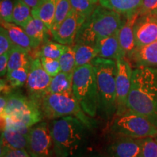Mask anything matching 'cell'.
<instances>
[{"mask_svg": "<svg viewBox=\"0 0 157 157\" xmlns=\"http://www.w3.org/2000/svg\"><path fill=\"white\" fill-rule=\"evenodd\" d=\"M49 124L56 157H82L89 150L92 129L80 119L65 117Z\"/></svg>", "mask_w": 157, "mask_h": 157, "instance_id": "6da1fadb", "label": "cell"}, {"mask_svg": "<svg viewBox=\"0 0 157 157\" xmlns=\"http://www.w3.org/2000/svg\"><path fill=\"white\" fill-rule=\"evenodd\" d=\"M128 110L148 119L157 127V68L133 69Z\"/></svg>", "mask_w": 157, "mask_h": 157, "instance_id": "7a4b0ae2", "label": "cell"}, {"mask_svg": "<svg viewBox=\"0 0 157 157\" xmlns=\"http://www.w3.org/2000/svg\"><path fill=\"white\" fill-rule=\"evenodd\" d=\"M42 108L19 91L8 95L5 111L1 116L2 129H9L28 135L29 129L42 121Z\"/></svg>", "mask_w": 157, "mask_h": 157, "instance_id": "3957f363", "label": "cell"}, {"mask_svg": "<svg viewBox=\"0 0 157 157\" xmlns=\"http://www.w3.org/2000/svg\"><path fill=\"white\" fill-rule=\"evenodd\" d=\"M124 20L119 13L97 5L80 27L74 44L96 45L101 39L117 33Z\"/></svg>", "mask_w": 157, "mask_h": 157, "instance_id": "277c9868", "label": "cell"}, {"mask_svg": "<svg viewBox=\"0 0 157 157\" xmlns=\"http://www.w3.org/2000/svg\"><path fill=\"white\" fill-rule=\"evenodd\" d=\"M97 79L99 106L98 113L109 121L117 113V61L97 57L91 62Z\"/></svg>", "mask_w": 157, "mask_h": 157, "instance_id": "5b68a950", "label": "cell"}, {"mask_svg": "<svg viewBox=\"0 0 157 157\" xmlns=\"http://www.w3.org/2000/svg\"><path fill=\"white\" fill-rule=\"evenodd\" d=\"M72 90L84 112L90 117L95 118L98 113L99 96L95 69L91 63L75 68Z\"/></svg>", "mask_w": 157, "mask_h": 157, "instance_id": "8992f818", "label": "cell"}, {"mask_svg": "<svg viewBox=\"0 0 157 157\" xmlns=\"http://www.w3.org/2000/svg\"><path fill=\"white\" fill-rule=\"evenodd\" d=\"M43 116L50 120L65 117H74L91 129L97 127V121L82 109L73 93H48L42 102Z\"/></svg>", "mask_w": 157, "mask_h": 157, "instance_id": "52a82bcc", "label": "cell"}, {"mask_svg": "<svg viewBox=\"0 0 157 157\" xmlns=\"http://www.w3.org/2000/svg\"><path fill=\"white\" fill-rule=\"evenodd\" d=\"M114 118L110 128L112 135L134 138L155 137L157 135V127L148 119L138 113L127 111Z\"/></svg>", "mask_w": 157, "mask_h": 157, "instance_id": "ba28073f", "label": "cell"}, {"mask_svg": "<svg viewBox=\"0 0 157 157\" xmlns=\"http://www.w3.org/2000/svg\"><path fill=\"white\" fill-rule=\"evenodd\" d=\"M26 151L31 157H56L48 121H42L29 129Z\"/></svg>", "mask_w": 157, "mask_h": 157, "instance_id": "9c48e42d", "label": "cell"}, {"mask_svg": "<svg viewBox=\"0 0 157 157\" xmlns=\"http://www.w3.org/2000/svg\"><path fill=\"white\" fill-rule=\"evenodd\" d=\"M52 78L42 67L40 58H33L25 86L29 98L40 107L43 98L48 93Z\"/></svg>", "mask_w": 157, "mask_h": 157, "instance_id": "30bf717a", "label": "cell"}, {"mask_svg": "<svg viewBox=\"0 0 157 157\" xmlns=\"http://www.w3.org/2000/svg\"><path fill=\"white\" fill-rule=\"evenodd\" d=\"M117 61V116L122 115L128 110L127 103L132 86V65L126 58H119Z\"/></svg>", "mask_w": 157, "mask_h": 157, "instance_id": "8fae6325", "label": "cell"}, {"mask_svg": "<svg viewBox=\"0 0 157 157\" xmlns=\"http://www.w3.org/2000/svg\"><path fill=\"white\" fill-rule=\"evenodd\" d=\"M142 138L111 134V140L105 148L109 157H138Z\"/></svg>", "mask_w": 157, "mask_h": 157, "instance_id": "7c38bea8", "label": "cell"}, {"mask_svg": "<svg viewBox=\"0 0 157 157\" xmlns=\"http://www.w3.org/2000/svg\"><path fill=\"white\" fill-rule=\"evenodd\" d=\"M84 20L73 9L71 10L58 29L51 33L56 42L65 45H73L80 27Z\"/></svg>", "mask_w": 157, "mask_h": 157, "instance_id": "4fadbf2b", "label": "cell"}, {"mask_svg": "<svg viewBox=\"0 0 157 157\" xmlns=\"http://www.w3.org/2000/svg\"><path fill=\"white\" fill-rule=\"evenodd\" d=\"M136 48L157 42V18L152 14L140 15L134 27Z\"/></svg>", "mask_w": 157, "mask_h": 157, "instance_id": "5bb4252c", "label": "cell"}, {"mask_svg": "<svg viewBox=\"0 0 157 157\" xmlns=\"http://www.w3.org/2000/svg\"><path fill=\"white\" fill-rule=\"evenodd\" d=\"M127 59L135 68H157V42L146 46L135 48L127 57Z\"/></svg>", "mask_w": 157, "mask_h": 157, "instance_id": "9a60e30c", "label": "cell"}, {"mask_svg": "<svg viewBox=\"0 0 157 157\" xmlns=\"http://www.w3.org/2000/svg\"><path fill=\"white\" fill-rule=\"evenodd\" d=\"M138 17L139 13L137 12L131 16L125 17L124 22L118 31V38L120 44L121 54L124 58H127V57L136 48L134 27Z\"/></svg>", "mask_w": 157, "mask_h": 157, "instance_id": "2e32d148", "label": "cell"}, {"mask_svg": "<svg viewBox=\"0 0 157 157\" xmlns=\"http://www.w3.org/2000/svg\"><path fill=\"white\" fill-rule=\"evenodd\" d=\"M0 22H1V26L6 29L15 45L25 49L31 53L35 50L38 49L34 41L27 34L23 27L14 23H7L3 21H1Z\"/></svg>", "mask_w": 157, "mask_h": 157, "instance_id": "e0dca14e", "label": "cell"}, {"mask_svg": "<svg viewBox=\"0 0 157 157\" xmlns=\"http://www.w3.org/2000/svg\"><path fill=\"white\" fill-rule=\"evenodd\" d=\"M23 29L34 41L38 48L42 44L49 41V36L51 31L42 20L37 16L32 15V17L25 23Z\"/></svg>", "mask_w": 157, "mask_h": 157, "instance_id": "ac0fdd59", "label": "cell"}, {"mask_svg": "<svg viewBox=\"0 0 157 157\" xmlns=\"http://www.w3.org/2000/svg\"><path fill=\"white\" fill-rule=\"evenodd\" d=\"M141 2L142 0H99L98 5L127 17L138 12Z\"/></svg>", "mask_w": 157, "mask_h": 157, "instance_id": "d6986e66", "label": "cell"}, {"mask_svg": "<svg viewBox=\"0 0 157 157\" xmlns=\"http://www.w3.org/2000/svg\"><path fill=\"white\" fill-rule=\"evenodd\" d=\"M96 47L98 50V57L112 60L124 58L118 38V31L111 36L101 39L96 44Z\"/></svg>", "mask_w": 157, "mask_h": 157, "instance_id": "ffe728a7", "label": "cell"}, {"mask_svg": "<svg viewBox=\"0 0 157 157\" xmlns=\"http://www.w3.org/2000/svg\"><path fill=\"white\" fill-rule=\"evenodd\" d=\"M28 145V135L13 130L4 129L1 131V146L9 148L26 150Z\"/></svg>", "mask_w": 157, "mask_h": 157, "instance_id": "44dd1931", "label": "cell"}, {"mask_svg": "<svg viewBox=\"0 0 157 157\" xmlns=\"http://www.w3.org/2000/svg\"><path fill=\"white\" fill-rule=\"evenodd\" d=\"M57 1L58 0H41L39 5L32 9V15L42 20L50 31L53 24Z\"/></svg>", "mask_w": 157, "mask_h": 157, "instance_id": "7402d4cb", "label": "cell"}, {"mask_svg": "<svg viewBox=\"0 0 157 157\" xmlns=\"http://www.w3.org/2000/svg\"><path fill=\"white\" fill-rule=\"evenodd\" d=\"M31 53L25 49L15 45L9 52L7 73L17 68L30 66L33 60V56Z\"/></svg>", "mask_w": 157, "mask_h": 157, "instance_id": "603a6c76", "label": "cell"}, {"mask_svg": "<svg viewBox=\"0 0 157 157\" xmlns=\"http://www.w3.org/2000/svg\"><path fill=\"white\" fill-rule=\"evenodd\" d=\"M73 74H67L60 71L52 78L48 93H73Z\"/></svg>", "mask_w": 157, "mask_h": 157, "instance_id": "cb8c5ba5", "label": "cell"}, {"mask_svg": "<svg viewBox=\"0 0 157 157\" xmlns=\"http://www.w3.org/2000/svg\"><path fill=\"white\" fill-rule=\"evenodd\" d=\"M73 48L75 52L76 68L91 63L98 56V50L96 45L89 44H74Z\"/></svg>", "mask_w": 157, "mask_h": 157, "instance_id": "d4e9b609", "label": "cell"}, {"mask_svg": "<svg viewBox=\"0 0 157 157\" xmlns=\"http://www.w3.org/2000/svg\"><path fill=\"white\" fill-rule=\"evenodd\" d=\"M66 48H67V45L62 44L56 41L55 42L48 41L33 52V53L34 54V58L46 57V58L59 60L64 51L66 50Z\"/></svg>", "mask_w": 157, "mask_h": 157, "instance_id": "484cf974", "label": "cell"}, {"mask_svg": "<svg viewBox=\"0 0 157 157\" xmlns=\"http://www.w3.org/2000/svg\"><path fill=\"white\" fill-rule=\"evenodd\" d=\"M32 17V9L23 0H14L13 23L23 27Z\"/></svg>", "mask_w": 157, "mask_h": 157, "instance_id": "4316f807", "label": "cell"}, {"mask_svg": "<svg viewBox=\"0 0 157 157\" xmlns=\"http://www.w3.org/2000/svg\"><path fill=\"white\" fill-rule=\"evenodd\" d=\"M30 66H24L12 71L7 74V79L14 90H18L26 84Z\"/></svg>", "mask_w": 157, "mask_h": 157, "instance_id": "83f0119b", "label": "cell"}, {"mask_svg": "<svg viewBox=\"0 0 157 157\" xmlns=\"http://www.w3.org/2000/svg\"><path fill=\"white\" fill-rule=\"evenodd\" d=\"M61 71L67 74H73L76 68L75 52L73 45H67L66 50L59 58Z\"/></svg>", "mask_w": 157, "mask_h": 157, "instance_id": "f1b7e54d", "label": "cell"}, {"mask_svg": "<svg viewBox=\"0 0 157 157\" xmlns=\"http://www.w3.org/2000/svg\"><path fill=\"white\" fill-rule=\"evenodd\" d=\"M71 9V0H58L57 1L56 15H55L53 24L50 30L51 33L58 29L63 21L67 17Z\"/></svg>", "mask_w": 157, "mask_h": 157, "instance_id": "f546056e", "label": "cell"}, {"mask_svg": "<svg viewBox=\"0 0 157 157\" xmlns=\"http://www.w3.org/2000/svg\"><path fill=\"white\" fill-rule=\"evenodd\" d=\"M71 8L75 10L84 21L93 13L97 5L90 0H71Z\"/></svg>", "mask_w": 157, "mask_h": 157, "instance_id": "4dcf8cb0", "label": "cell"}, {"mask_svg": "<svg viewBox=\"0 0 157 157\" xmlns=\"http://www.w3.org/2000/svg\"><path fill=\"white\" fill-rule=\"evenodd\" d=\"M138 157H157V141L154 137L142 138Z\"/></svg>", "mask_w": 157, "mask_h": 157, "instance_id": "1f68e13d", "label": "cell"}, {"mask_svg": "<svg viewBox=\"0 0 157 157\" xmlns=\"http://www.w3.org/2000/svg\"><path fill=\"white\" fill-rule=\"evenodd\" d=\"M40 60L42 67L46 71L47 73L52 77L56 76L57 74H58L61 71L60 62L58 59L40 57Z\"/></svg>", "mask_w": 157, "mask_h": 157, "instance_id": "d6a6232c", "label": "cell"}, {"mask_svg": "<svg viewBox=\"0 0 157 157\" xmlns=\"http://www.w3.org/2000/svg\"><path fill=\"white\" fill-rule=\"evenodd\" d=\"M13 9H14V0H0L1 21L7 23H13Z\"/></svg>", "mask_w": 157, "mask_h": 157, "instance_id": "836d02e7", "label": "cell"}, {"mask_svg": "<svg viewBox=\"0 0 157 157\" xmlns=\"http://www.w3.org/2000/svg\"><path fill=\"white\" fill-rule=\"evenodd\" d=\"M14 46L6 29L0 27V55L8 53Z\"/></svg>", "mask_w": 157, "mask_h": 157, "instance_id": "e575fe53", "label": "cell"}, {"mask_svg": "<svg viewBox=\"0 0 157 157\" xmlns=\"http://www.w3.org/2000/svg\"><path fill=\"white\" fill-rule=\"evenodd\" d=\"M157 9V0H142L138 10L140 15L152 14Z\"/></svg>", "mask_w": 157, "mask_h": 157, "instance_id": "d590c367", "label": "cell"}, {"mask_svg": "<svg viewBox=\"0 0 157 157\" xmlns=\"http://www.w3.org/2000/svg\"><path fill=\"white\" fill-rule=\"evenodd\" d=\"M9 61V52L0 55V76L4 77L7 74Z\"/></svg>", "mask_w": 157, "mask_h": 157, "instance_id": "8d00e7d4", "label": "cell"}, {"mask_svg": "<svg viewBox=\"0 0 157 157\" xmlns=\"http://www.w3.org/2000/svg\"><path fill=\"white\" fill-rule=\"evenodd\" d=\"M7 98H8V95L1 93V97H0V114L1 116L3 115L4 111H5L7 103Z\"/></svg>", "mask_w": 157, "mask_h": 157, "instance_id": "74e56055", "label": "cell"}, {"mask_svg": "<svg viewBox=\"0 0 157 157\" xmlns=\"http://www.w3.org/2000/svg\"><path fill=\"white\" fill-rule=\"evenodd\" d=\"M82 157H109L105 153H101L96 151L88 150Z\"/></svg>", "mask_w": 157, "mask_h": 157, "instance_id": "f35d334b", "label": "cell"}, {"mask_svg": "<svg viewBox=\"0 0 157 157\" xmlns=\"http://www.w3.org/2000/svg\"><path fill=\"white\" fill-rule=\"evenodd\" d=\"M25 3L28 5L31 9H34L39 5L41 0H23Z\"/></svg>", "mask_w": 157, "mask_h": 157, "instance_id": "ab89813d", "label": "cell"}, {"mask_svg": "<svg viewBox=\"0 0 157 157\" xmlns=\"http://www.w3.org/2000/svg\"><path fill=\"white\" fill-rule=\"evenodd\" d=\"M17 157H31V156H30V155L28 154L27 151L23 150V151H22V153H21V154H20Z\"/></svg>", "mask_w": 157, "mask_h": 157, "instance_id": "60d3db41", "label": "cell"}, {"mask_svg": "<svg viewBox=\"0 0 157 157\" xmlns=\"http://www.w3.org/2000/svg\"><path fill=\"white\" fill-rule=\"evenodd\" d=\"M92 2L95 4V5H98L99 4V0H90Z\"/></svg>", "mask_w": 157, "mask_h": 157, "instance_id": "b9f144b4", "label": "cell"}, {"mask_svg": "<svg viewBox=\"0 0 157 157\" xmlns=\"http://www.w3.org/2000/svg\"><path fill=\"white\" fill-rule=\"evenodd\" d=\"M152 15H154V16L155 17H156V18H157V9L154 12V13H152Z\"/></svg>", "mask_w": 157, "mask_h": 157, "instance_id": "7bdbcfd3", "label": "cell"}, {"mask_svg": "<svg viewBox=\"0 0 157 157\" xmlns=\"http://www.w3.org/2000/svg\"><path fill=\"white\" fill-rule=\"evenodd\" d=\"M154 137H155V139H156V141H157V135H156V136H155Z\"/></svg>", "mask_w": 157, "mask_h": 157, "instance_id": "ee69618b", "label": "cell"}]
</instances>
